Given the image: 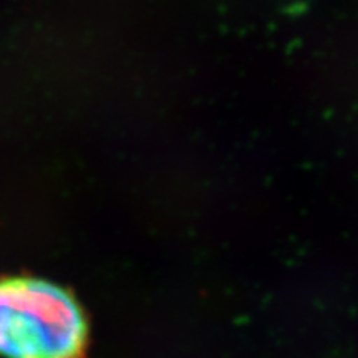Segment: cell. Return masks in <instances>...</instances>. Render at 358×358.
I'll list each match as a JSON object with an SVG mask.
<instances>
[{
  "instance_id": "6da1fadb",
  "label": "cell",
  "mask_w": 358,
  "mask_h": 358,
  "mask_svg": "<svg viewBox=\"0 0 358 358\" xmlns=\"http://www.w3.org/2000/svg\"><path fill=\"white\" fill-rule=\"evenodd\" d=\"M88 320L77 299L37 277L0 279V357L85 358Z\"/></svg>"
}]
</instances>
